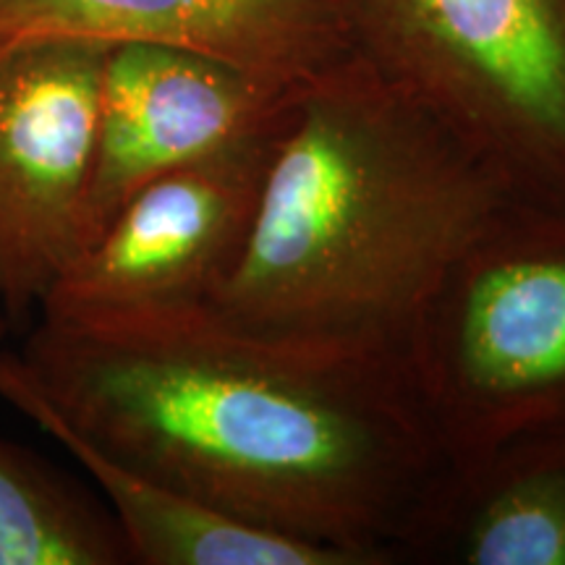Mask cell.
I'll list each match as a JSON object with an SVG mask.
<instances>
[{
    "label": "cell",
    "mask_w": 565,
    "mask_h": 565,
    "mask_svg": "<svg viewBox=\"0 0 565 565\" xmlns=\"http://www.w3.org/2000/svg\"><path fill=\"white\" fill-rule=\"evenodd\" d=\"M17 366L118 463L359 565L395 563L443 466L401 356L249 333L210 307L42 320Z\"/></svg>",
    "instance_id": "6da1fadb"
},
{
    "label": "cell",
    "mask_w": 565,
    "mask_h": 565,
    "mask_svg": "<svg viewBox=\"0 0 565 565\" xmlns=\"http://www.w3.org/2000/svg\"><path fill=\"white\" fill-rule=\"evenodd\" d=\"M508 202L454 131L353 55L296 92L207 307L249 333L401 356L437 280Z\"/></svg>",
    "instance_id": "7a4b0ae2"
},
{
    "label": "cell",
    "mask_w": 565,
    "mask_h": 565,
    "mask_svg": "<svg viewBox=\"0 0 565 565\" xmlns=\"http://www.w3.org/2000/svg\"><path fill=\"white\" fill-rule=\"evenodd\" d=\"M401 362L443 461L565 424V212L508 202L437 280Z\"/></svg>",
    "instance_id": "3957f363"
},
{
    "label": "cell",
    "mask_w": 565,
    "mask_h": 565,
    "mask_svg": "<svg viewBox=\"0 0 565 565\" xmlns=\"http://www.w3.org/2000/svg\"><path fill=\"white\" fill-rule=\"evenodd\" d=\"M353 51L513 202L565 212V0H338Z\"/></svg>",
    "instance_id": "277c9868"
},
{
    "label": "cell",
    "mask_w": 565,
    "mask_h": 565,
    "mask_svg": "<svg viewBox=\"0 0 565 565\" xmlns=\"http://www.w3.org/2000/svg\"><path fill=\"white\" fill-rule=\"evenodd\" d=\"M291 103L249 137L139 186L53 280L40 301L42 320L100 322L207 307L249 236Z\"/></svg>",
    "instance_id": "5b68a950"
},
{
    "label": "cell",
    "mask_w": 565,
    "mask_h": 565,
    "mask_svg": "<svg viewBox=\"0 0 565 565\" xmlns=\"http://www.w3.org/2000/svg\"><path fill=\"white\" fill-rule=\"evenodd\" d=\"M110 45L0 34V296L40 303L82 249Z\"/></svg>",
    "instance_id": "8992f818"
},
{
    "label": "cell",
    "mask_w": 565,
    "mask_h": 565,
    "mask_svg": "<svg viewBox=\"0 0 565 565\" xmlns=\"http://www.w3.org/2000/svg\"><path fill=\"white\" fill-rule=\"evenodd\" d=\"M299 87L183 47L110 45L82 246L139 186L263 129Z\"/></svg>",
    "instance_id": "52a82bcc"
},
{
    "label": "cell",
    "mask_w": 565,
    "mask_h": 565,
    "mask_svg": "<svg viewBox=\"0 0 565 565\" xmlns=\"http://www.w3.org/2000/svg\"><path fill=\"white\" fill-rule=\"evenodd\" d=\"M0 34L183 47L280 84L356 55L338 0H0Z\"/></svg>",
    "instance_id": "ba28073f"
},
{
    "label": "cell",
    "mask_w": 565,
    "mask_h": 565,
    "mask_svg": "<svg viewBox=\"0 0 565 565\" xmlns=\"http://www.w3.org/2000/svg\"><path fill=\"white\" fill-rule=\"evenodd\" d=\"M395 563L565 565V424L443 461Z\"/></svg>",
    "instance_id": "9c48e42d"
},
{
    "label": "cell",
    "mask_w": 565,
    "mask_h": 565,
    "mask_svg": "<svg viewBox=\"0 0 565 565\" xmlns=\"http://www.w3.org/2000/svg\"><path fill=\"white\" fill-rule=\"evenodd\" d=\"M0 395L61 443L108 498L113 519L141 565H359L341 550L246 524L139 475L71 433L21 377L17 356L0 359Z\"/></svg>",
    "instance_id": "30bf717a"
},
{
    "label": "cell",
    "mask_w": 565,
    "mask_h": 565,
    "mask_svg": "<svg viewBox=\"0 0 565 565\" xmlns=\"http://www.w3.org/2000/svg\"><path fill=\"white\" fill-rule=\"evenodd\" d=\"M113 513L40 458L0 440V565H121Z\"/></svg>",
    "instance_id": "8fae6325"
},
{
    "label": "cell",
    "mask_w": 565,
    "mask_h": 565,
    "mask_svg": "<svg viewBox=\"0 0 565 565\" xmlns=\"http://www.w3.org/2000/svg\"><path fill=\"white\" fill-rule=\"evenodd\" d=\"M9 317H11V312H9V307H6V301H3V296H0V359H3V353H6V330H9Z\"/></svg>",
    "instance_id": "7c38bea8"
}]
</instances>
